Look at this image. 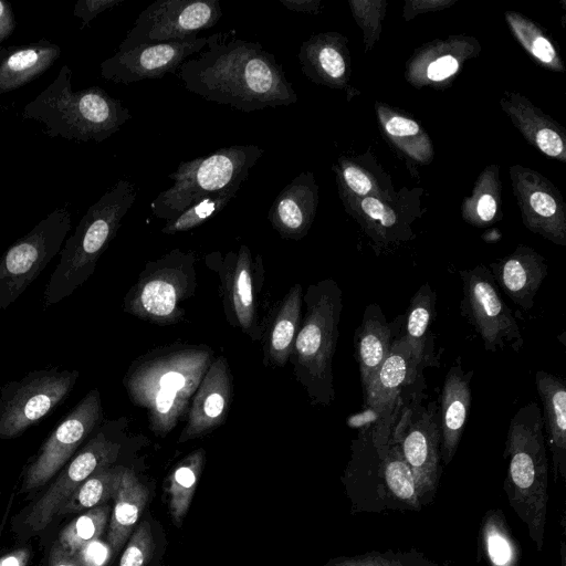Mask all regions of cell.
I'll use <instances>...</instances> for the list:
<instances>
[{
  "instance_id": "12",
  "label": "cell",
  "mask_w": 566,
  "mask_h": 566,
  "mask_svg": "<svg viewBox=\"0 0 566 566\" xmlns=\"http://www.w3.org/2000/svg\"><path fill=\"white\" fill-rule=\"evenodd\" d=\"M66 207L54 209L0 259V311L9 307L60 253L71 230Z\"/></svg>"
},
{
  "instance_id": "7",
  "label": "cell",
  "mask_w": 566,
  "mask_h": 566,
  "mask_svg": "<svg viewBox=\"0 0 566 566\" xmlns=\"http://www.w3.org/2000/svg\"><path fill=\"white\" fill-rule=\"evenodd\" d=\"M136 198L135 185L119 179L87 209L60 251L59 263L44 290L45 307L70 296L94 273Z\"/></svg>"
},
{
  "instance_id": "22",
  "label": "cell",
  "mask_w": 566,
  "mask_h": 566,
  "mask_svg": "<svg viewBox=\"0 0 566 566\" xmlns=\"http://www.w3.org/2000/svg\"><path fill=\"white\" fill-rule=\"evenodd\" d=\"M316 190L310 172H302L287 184L274 199L268 219L286 240L306 235L315 211Z\"/></svg>"
},
{
  "instance_id": "40",
  "label": "cell",
  "mask_w": 566,
  "mask_h": 566,
  "mask_svg": "<svg viewBox=\"0 0 566 566\" xmlns=\"http://www.w3.org/2000/svg\"><path fill=\"white\" fill-rule=\"evenodd\" d=\"M361 209L368 217L374 220H378L385 228L392 227L397 221V217L392 209L386 207L376 198L366 197L361 201Z\"/></svg>"
},
{
  "instance_id": "27",
  "label": "cell",
  "mask_w": 566,
  "mask_h": 566,
  "mask_svg": "<svg viewBox=\"0 0 566 566\" xmlns=\"http://www.w3.org/2000/svg\"><path fill=\"white\" fill-rule=\"evenodd\" d=\"M303 287L294 284L276 306L263 334V364L284 367L302 319Z\"/></svg>"
},
{
  "instance_id": "9",
  "label": "cell",
  "mask_w": 566,
  "mask_h": 566,
  "mask_svg": "<svg viewBox=\"0 0 566 566\" xmlns=\"http://www.w3.org/2000/svg\"><path fill=\"white\" fill-rule=\"evenodd\" d=\"M193 251L176 248L149 261L124 297L125 313L159 326L175 325L197 287Z\"/></svg>"
},
{
  "instance_id": "10",
  "label": "cell",
  "mask_w": 566,
  "mask_h": 566,
  "mask_svg": "<svg viewBox=\"0 0 566 566\" xmlns=\"http://www.w3.org/2000/svg\"><path fill=\"white\" fill-rule=\"evenodd\" d=\"M424 387L422 376L408 391L390 432L411 470L422 507L434 501L443 471L438 402L423 403Z\"/></svg>"
},
{
  "instance_id": "35",
  "label": "cell",
  "mask_w": 566,
  "mask_h": 566,
  "mask_svg": "<svg viewBox=\"0 0 566 566\" xmlns=\"http://www.w3.org/2000/svg\"><path fill=\"white\" fill-rule=\"evenodd\" d=\"M241 186H232L218 193L208 196L192 203L180 214L166 222L161 232L164 234H175L192 230L213 216L222 211L228 203L237 196Z\"/></svg>"
},
{
  "instance_id": "36",
  "label": "cell",
  "mask_w": 566,
  "mask_h": 566,
  "mask_svg": "<svg viewBox=\"0 0 566 566\" xmlns=\"http://www.w3.org/2000/svg\"><path fill=\"white\" fill-rule=\"evenodd\" d=\"M326 566H449L439 564L416 548L408 551H370L354 556H340Z\"/></svg>"
},
{
  "instance_id": "26",
  "label": "cell",
  "mask_w": 566,
  "mask_h": 566,
  "mask_svg": "<svg viewBox=\"0 0 566 566\" xmlns=\"http://www.w3.org/2000/svg\"><path fill=\"white\" fill-rule=\"evenodd\" d=\"M490 271L496 285L524 311L534 306L536 293L547 275L546 264L531 251H520L492 263Z\"/></svg>"
},
{
  "instance_id": "52",
  "label": "cell",
  "mask_w": 566,
  "mask_h": 566,
  "mask_svg": "<svg viewBox=\"0 0 566 566\" xmlns=\"http://www.w3.org/2000/svg\"><path fill=\"white\" fill-rule=\"evenodd\" d=\"M560 525H562V531H563V537H562V539L559 542L560 566H566V545H565V538H564V534H565V512H563V514H562Z\"/></svg>"
},
{
  "instance_id": "50",
  "label": "cell",
  "mask_w": 566,
  "mask_h": 566,
  "mask_svg": "<svg viewBox=\"0 0 566 566\" xmlns=\"http://www.w3.org/2000/svg\"><path fill=\"white\" fill-rule=\"evenodd\" d=\"M49 566H80L71 555L54 543L49 558Z\"/></svg>"
},
{
  "instance_id": "47",
  "label": "cell",
  "mask_w": 566,
  "mask_h": 566,
  "mask_svg": "<svg viewBox=\"0 0 566 566\" xmlns=\"http://www.w3.org/2000/svg\"><path fill=\"white\" fill-rule=\"evenodd\" d=\"M530 50L538 60L551 63L555 59V50L551 42L544 36H536L532 42Z\"/></svg>"
},
{
  "instance_id": "31",
  "label": "cell",
  "mask_w": 566,
  "mask_h": 566,
  "mask_svg": "<svg viewBox=\"0 0 566 566\" xmlns=\"http://www.w3.org/2000/svg\"><path fill=\"white\" fill-rule=\"evenodd\" d=\"M125 469L123 465H111L90 475L60 507L56 515L80 513L114 499Z\"/></svg>"
},
{
  "instance_id": "37",
  "label": "cell",
  "mask_w": 566,
  "mask_h": 566,
  "mask_svg": "<svg viewBox=\"0 0 566 566\" xmlns=\"http://www.w3.org/2000/svg\"><path fill=\"white\" fill-rule=\"evenodd\" d=\"M154 553L150 525L143 522L132 534L118 566H146Z\"/></svg>"
},
{
  "instance_id": "1",
  "label": "cell",
  "mask_w": 566,
  "mask_h": 566,
  "mask_svg": "<svg viewBox=\"0 0 566 566\" xmlns=\"http://www.w3.org/2000/svg\"><path fill=\"white\" fill-rule=\"evenodd\" d=\"M234 32L207 36V50L182 62L185 88L244 113L294 104L297 95L275 56L259 42L232 36Z\"/></svg>"
},
{
  "instance_id": "19",
  "label": "cell",
  "mask_w": 566,
  "mask_h": 566,
  "mask_svg": "<svg viewBox=\"0 0 566 566\" xmlns=\"http://www.w3.org/2000/svg\"><path fill=\"white\" fill-rule=\"evenodd\" d=\"M206 45L207 36H196L117 50L101 63V75L106 81L120 84L160 78L175 73L184 61Z\"/></svg>"
},
{
  "instance_id": "45",
  "label": "cell",
  "mask_w": 566,
  "mask_h": 566,
  "mask_svg": "<svg viewBox=\"0 0 566 566\" xmlns=\"http://www.w3.org/2000/svg\"><path fill=\"white\" fill-rule=\"evenodd\" d=\"M17 27L12 6L6 0H0V43L9 38Z\"/></svg>"
},
{
  "instance_id": "11",
  "label": "cell",
  "mask_w": 566,
  "mask_h": 566,
  "mask_svg": "<svg viewBox=\"0 0 566 566\" xmlns=\"http://www.w3.org/2000/svg\"><path fill=\"white\" fill-rule=\"evenodd\" d=\"M78 376L76 369L54 367L7 382L0 390V440L20 437L63 403Z\"/></svg>"
},
{
  "instance_id": "49",
  "label": "cell",
  "mask_w": 566,
  "mask_h": 566,
  "mask_svg": "<svg viewBox=\"0 0 566 566\" xmlns=\"http://www.w3.org/2000/svg\"><path fill=\"white\" fill-rule=\"evenodd\" d=\"M478 214L483 221H491L496 212V202L491 195H483L476 208Z\"/></svg>"
},
{
  "instance_id": "41",
  "label": "cell",
  "mask_w": 566,
  "mask_h": 566,
  "mask_svg": "<svg viewBox=\"0 0 566 566\" xmlns=\"http://www.w3.org/2000/svg\"><path fill=\"white\" fill-rule=\"evenodd\" d=\"M458 61L452 55H446L431 62L427 75L432 81H442L457 72Z\"/></svg>"
},
{
  "instance_id": "30",
  "label": "cell",
  "mask_w": 566,
  "mask_h": 566,
  "mask_svg": "<svg viewBox=\"0 0 566 566\" xmlns=\"http://www.w3.org/2000/svg\"><path fill=\"white\" fill-rule=\"evenodd\" d=\"M479 560L488 566H523L522 551L500 509L486 511L478 535Z\"/></svg>"
},
{
  "instance_id": "28",
  "label": "cell",
  "mask_w": 566,
  "mask_h": 566,
  "mask_svg": "<svg viewBox=\"0 0 566 566\" xmlns=\"http://www.w3.org/2000/svg\"><path fill=\"white\" fill-rule=\"evenodd\" d=\"M437 295L429 283H423L411 297L405 315V337L421 370L438 367L434 335L431 329L436 318Z\"/></svg>"
},
{
  "instance_id": "4",
  "label": "cell",
  "mask_w": 566,
  "mask_h": 566,
  "mask_svg": "<svg viewBox=\"0 0 566 566\" xmlns=\"http://www.w3.org/2000/svg\"><path fill=\"white\" fill-rule=\"evenodd\" d=\"M503 457L507 461L503 490L541 552L548 506V459L542 409L537 402H527L512 417Z\"/></svg>"
},
{
  "instance_id": "43",
  "label": "cell",
  "mask_w": 566,
  "mask_h": 566,
  "mask_svg": "<svg viewBox=\"0 0 566 566\" xmlns=\"http://www.w3.org/2000/svg\"><path fill=\"white\" fill-rule=\"evenodd\" d=\"M343 176L347 186L357 195H366L371 188L369 178L355 166L344 168Z\"/></svg>"
},
{
  "instance_id": "2",
  "label": "cell",
  "mask_w": 566,
  "mask_h": 566,
  "mask_svg": "<svg viewBox=\"0 0 566 566\" xmlns=\"http://www.w3.org/2000/svg\"><path fill=\"white\" fill-rule=\"evenodd\" d=\"M213 358L207 345L176 342L150 349L130 364L123 385L130 401L146 411L155 434L167 436L187 416Z\"/></svg>"
},
{
  "instance_id": "18",
  "label": "cell",
  "mask_w": 566,
  "mask_h": 566,
  "mask_svg": "<svg viewBox=\"0 0 566 566\" xmlns=\"http://www.w3.org/2000/svg\"><path fill=\"white\" fill-rule=\"evenodd\" d=\"M422 371L403 333L396 334L386 360L363 394V409L350 416L347 424L359 430L392 419Z\"/></svg>"
},
{
  "instance_id": "5",
  "label": "cell",
  "mask_w": 566,
  "mask_h": 566,
  "mask_svg": "<svg viewBox=\"0 0 566 566\" xmlns=\"http://www.w3.org/2000/svg\"><path fill=\"white\" fill-rule=\"evenodd\" d=\"M72 71L63 65L55 80L22 112L25 119L45 125L49 137L102 143L132 118L122 101L99 86L72 90Z\"/></svg>"
},
{
  "instance_id": "42",
  "label": "cell",
  "mask_w": 566,
  "mask_h": 566,
  "mask_svg": "<svg viewBox=\"0 0 566 566\" xmlns=\"http://www.w3.org/2000/svg\"><path fill=\"white\" fill-rule=\"evenodd\" d=\"M537 146L548 156H558L564 148L560 136L548 128L541 129L536 136Z\"/></svg>"
},
{
  "instance_id": "44",
  "label": "cell",
  "mask_w": 566,
  "mask_h": 566,
  "mask_svg": "<svg viewBox=\"0 0 566 566\" xmlns=\"http://www.w3.org/2000/svg\"><path fill=\"white\" fill-rule=\"evenodd\" d=\"M386 130L394 137L413 136L419 133L416 122L401 116H394L385 124Z\"/></svg>"
},
{
  "instance_id": "38",
  "label": "cell",
  "mask_w": 566,
  "mask_h": 566,
  "mask_svg": "<svg viewBox=\"0 0 566 566\" xmlns=\"http://www.w3.org/2000/svg\"><path fill=\"white\" fill-rule=\"evenodd\" d=\"M111 555L112 548L108 543L97 538L82 546L72 558L80 566H106Z\"/></svg>"
},
{
  "instance_id": "34",
  "label": "cell",
  "mask_w": 566,
  "mask_h": 566,
  "mask_svg": "<svg viewBox=\"0 0 566 566\" xmlns=\"http://www.w3.org/2000/svg\"><path fill=\"white\" fill-rule=\"evenodd\" d=\"M109 506L106 504L87 510L61 531L55 543L72 556L85 544L99 538L107 524Z\"/></svg>"
},
{
  "instance_id": "8",
  "label": "cell",
  "mask_w": 566,
  "mask_h": 566,
  "mask_svg": "<svg viewBox=\"0 0 566 566\" xmlns=\"http://www.w3.org/2000/svg\"><path fill=\"white\" fill-rule=\"evenodd\" d=\"M263 153L258 145H233L179 163L168 176L172 185L151 201L153 214L169 221L202 198L241 186Z\"/></svg>"
},
{
  "instance_id": "51",
  "label": "cell",
  "mask_w": 566,
  "mask_h": 566,
  "mask_svg": "<svg viewBox=\"0 0 566 566\" xmlns=\"http://www.w3.org/2000/svg\"><path fill=\"white\" fill-rule=\"evenodd\" d=\"M280 2L290 11L316 12L318 9V2L312 0H280Z\"/></svg>"
},
{
  "instance_id": "29",
  "label": "cell",
  "mask_w": 566,
  "mask_h": 566,
  "mask_svg": "<svg viewBox=\"0 0 566 566\" xmlns=\"http://www.w3.org/2000/svg\"><path fill=\"white\" fill-rule=\"evenodd\" d=\"M147 501V488L139 482L130 469L126 468L114 496V507L107 532V543L114 553L119 552L134 531Z\"/></svg>"
},
{
  "instance_id": "25",
  "label": "cell",
  "mask_w": 566,
  "mask_h": 566,
  "mask_svg": "<svg viewBox=\"0 0 566 566\" xmlns=\"http://www.w3.org/2000/svg\"><path fill=\"white\" fill-rule=\"evenodd\" d=\"M61 53V48L48 39L0 48V94L14 91L42 75Z\"/></svg>"
},
{
  "instance_id": "33",
  "label": "cell",
  "mask_w": 566,
  "mask_h": 566,
  "mask_svg": "<svg viewBox=\"0 0 566 566\" xmlns=\"http://www.w3.org/2000/svg\"><path fill=\"white\" fill-rule=\"evenodd\" d=\"M298 59L304 74L313 81H337L345 74V60L327 39L315 36L304 42Z\"/></svg>"
},
{
  "instance_id": "6",
  "label": "cell",
  "mask_w": 566,
  "mask_h": 566,
  "mask_svg": "<svg viewBox=\"0 0 566 566\" xmlns=\"http://www.w3.org/2000/svg\"><path fill=\"white\" fill-rule=\"evenodd\" d=\"M305 314L289 361L314 406L335 400L333 358L339 336L343 293L334 279L310 284L303 294Z\"/></svg>"
},
{
  "instance_id": "23",
  "label": "cell",
  "mask_w": 566,
  "mask_h": 566,
  "mask_svg": "<svg viewBox=\"0 0 566 566\" xmlns=\"http://www.w3.org/2000/svg\"><path fill=\"white\" fill-rule=\"evenodd\" d=\"M535 386L542 401L543 427L552 453L553 480L566 481V382L564 378L538 370Z\"/></svg>"
},
{
  "instance_id": "3",
  "label": "cell",
  "mask_w": 566,
  "mask_h": 566,
  "mask_svg": "<svg viewBox=\"0 0 566 566\" xmlns=\"http://www.w3.org/2000/svg\"><path fill=\"white\" fill-rule=\"evenodd\" d=\"M343 482L352 512H420L416 483L397 441L377 436L370 427L358 430Z\"/></svg>"
},
{
  "instance_id": "39",
  "label": "cell",
  "mask_w": 566,
  "mask_h": 566,
  "mask_svg": "<svg viewBox=\"0 0 566 566\" xmlns=\"http://www.w3.org/2000/svg\"><path fill=\"white\" fill-rule=\"evenodd\" d=\"M125 0H77L73 15L82 20L81 29L87 27L102 12L113 9Z\"/></svg>"
},
{
  "instance_id": "21",
  "label": "cell",
  "mask_w": 566,
  "mask_h": 566,
  "mask_svg": "<svg viewBox=\"0 0 566 566\" xmlns=\"http://www.w3.org/2000/svg\"><path fill=\"white\" fill-rule=\"evenodd\" d=\"M472 376L473 370L464 371L458 357L444 377L438 405L440 454L444 467L454 458L470 415Z\"/></svg>"
},
{
  "instance_id": "15",
  "label": "cell",
  "mask_w": 566,
  "mask_h": 566,
  "mask_svg": "<svg viewBox=\"0 0 566 566\" xmlns=\"http://www.w3.org/2000/svg\"><path fill=\"white\" fill-rule=\"evenodd\" d=\"M463 316L480 335L484 349L491 353L511 347L515 352L524 345L517 322L499 293L491 271L484 266L461 271Z\"/></svg>"
},
{
  "instance_id": "24",
  "label": "cell",
  "mask_w": 566,
  "mask_h": 566,
  "mask_svg": "<svg viewBox=\"0 0 566 566\" xmlns=\"http://www.w3.org/2000/svg\"><path fill=\"white\" fill-rule=\"evenodd\" d=\"M392 324H389L377 303L368 304L361 322L355 331V359L358 364L363 394L368 389L386 360L394 339Z\"/></svg>"
},
{
  "instance_id": "14",
  "label": "cell",
  "mask_w": 566,
  "mask_h": 566,
  "mask_svg": "<svg viewBox=\"0 0 566 566\" xmlns=\"http://www.w3.org/2000/svg\"><path fill=\"white\" fill-rule=\"evenodd\" d=\"M205 263L219 277L227 322L252 340H260L265 331L259 319V297L264 281L262 256H254L250 248L242 244L237 252L213 251L205 256Z\"/></svg>"
},
{
  "instance_id": "13",
  "label": "cell",
  "mask_w": 566,
  "mask_h": 566,
  "mask_svg": "<svg viewBox=\"0 0 566 566\" xmlns=\"http://www.w3.org/2000/svg\"><path fill=\"white\" fill-rule=\"evenodd\" d=\"M126 424V418L103 420L91 433L77 454L31 507L24 520L30 531L39 532L46 527L90 475L117 460L122 449L119 436Z\"/></svg>"
},
{
  "instance_id": "46",
  "label": "cell",
  "mask_w": 566,
  "mask_h": 566,
  "mask_svg": "<svg viewBox=\"0 0 566 566\" xmlns=\"http://www.w3.org/2000/svg\"><path fill=\"white\" fill-rule=\"evenodd\" d=\"M533 210L544 218H549L556 212L555 200L545 192H534L530 198Z\"/></svg>"
},
{
  "instance_id": "32",
  "label": "cell",
  "mask_w": 566,
  "mask_h": 566,
  "mask_svg": "<svg viewBox=\"0 0 566 566\" xmlns=\"http://www.w3.org/2000/svg\"><path fill=\"white\" fill-rule=\"evenodd\" d=\"M205 462L203 449L188 454L170 475V513L180 525L192 500Z\"/></svg>"
},
{
  "instance_id": "16",
  "label": "cell",
  "mask_w": 566,
  "mask_h": 566,
  "mask_svg": "<svg viewBox=\"0 0 566 566\" xmlns=\"http://www.w3.org/2000/svg\"><path fill=\"white\" fill-rule=\"evenodd\" d=\"M221 15L219 0H157L138 14L118 51L196 38L214 27Z\"/></svg>"
},
{
  "instance_id": "48",
  "label": "cell",
  "mask_w": 566,
  "mask_h": 566,
  "mask_svg": "<svg viewBox=\"0 0 566 566\" xmlns=\"http://www.w3.org/2000/svg\"><path fill=\"white\" fill-rule=\"evenodd\" d=\"M30 557V549L22 547L14 549L0 557V566H27Z\"/></svg>"
},
{
  "instance_id": "17",
  "label": "cell",
  "mask_w": 566,
  "mask_h": 566,
  "mask_svg": "<svg viewBox=\"0 0 566 566\" xmlns=\"http://www.w3.org/2000/svg\"><path fill=\"white\" fill-rule=\"evenodd\" d=\"M102 422L101 394L97 388H93L44 440L25 470L20 491L29 492L46 484Z\"/></svg>"
},
{
  "instance_id": "20",
  "label": "cell",
  "mask_w": 566,
  "mask_h": 566,
  "mask_svg": "<svg viewBox=\"0 0 566 566\" xmlns=\"http://www.w3.org/2000/svg\"><path fill=\"white\" fill-rule=\"evenodd\" d=\"M232 375L224 356L213 358L200 381L178 442L201 438L227 420L232 398Z\"/></svg>"
}]
</instances>
